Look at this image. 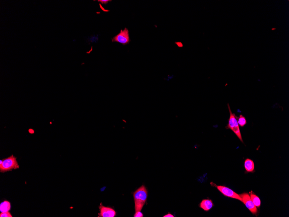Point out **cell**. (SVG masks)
<instances>
[{"label": "cell", "mask_w": 289, "mask_h": 217, "mask_svg": "<svg viewBox=\"0 0 289 217\" xmlns=\"http://www.w3.org/2000/svg\"><path fill=\"white\" fill-rule=\"evenodd\" d=\"M135 212H141L148 198V190L144 185L142 186L134 193Z\"/></svg>", "instance_id": "obj_1"}, {"label": "cell", "mask_w": 289, "mask_h": 217, "mask_svg": "<svg viewBox=\"0 0 289 217\" xmlns=\"http://www.w3.org/2000/svg\"><path fill=\"white\" fill-rule=\"evenodd\" d=\"M228 109L229 110V114H230V117H229V119H228V124H227L226 128L227 129H231L232 132L236 134V135L239 138L240 141L243 143L242 137L241 132L240 131L239 127V123L238 122V117L236 116L235 114L232 113L229 104H228Z\"/></svg>", "instance_id": "obj_2"}, {"label": "cell", "mask_w": 289, "mask_h": 217, "mask_svg": "<svg viewBox=\"0 0 289 217\" xmlns=\"http://www.w3.org/2000/svg\"><path fill=\"white\" fill-rule=\"evenodd\" d=\"M19 168L17 158L13 155L0 161V172H4Z\"/></svg>", "instance_id": "obj_3"}, {"label": "cell", "mask_w": 289, "mask_h": 217, "mask_svg": "<svg viewBox=\"0 0 289 217\" xmlns=\"http://www.w3.org/2000/svg\"><path fill=\"white\" fill-rule=\"evenodd\" d=\"M112 41L118 42L123 45L129 44L130 39L128 29L125 28L123 30H121L120 33L112 39Z\"/></svg>", "instance_id": "obj_4"}, {"label": "cell", "mask_w": 289, "mask_h": 217, "mask_svg": "<svg viewBox=\"0 0 289 217\" xmlns=\"http://www.w3.org/2000/svg\"><path fill=\"white\" fill-rule=\"evenodd\" d=\"M100 212L98 213V217H115L117 216V212L112 208L104 206L102 203L99 206Z\"/></svg>", "instance_id": "obj_5"}, {"label": "cell", "mask_w": 289, "mask_h": 217, "mask_svg": "<svg viewBox=\"0 0 289 217\" xmlns=\"http://www.w3.org/2000/svg\"><path fill=\"white\" fill-rule=\"evenodd\" d=\"M239 196L242 199V202L249 209V211L253 214H256L258 211L256 207L255 206V205L253 203L250 196L248 193H243L240 194Z\"/></svg>", "instance_id": "obj_6"}, {"label": "cell", "mask_w": 289, "mask_h": 217, "mask_svg": "<svg viewBox=\"0 0 289 217\" xmlns=\"http://www.w3.org/2000/svg\"><path fill=\"white\" fill-rule=\"evenodd\" d=\"M214 186L217 188V189L221 192L223 195L227 197H230V198H233V199H236L242 202V199L239 195H238L236 192H234L230 189L221 186H217L214 184Z\"/></svg>", "instance_id": "obj_7"}, {"label": "cell", "mask_w": 289, "mask_h": 217, "mask_svg": "<svg viewBox=\"0 0 289 217\" xmlns=\"http://www.w3.org/2000/svg\"><path fill=\"white\" fill-rule=\"evenodd\" d=\"M214 206L212 201L210 199H203L200 204V207L205 211H209Z\"/></svg>", "instance_id": "obj_8"}, {"label": "cell", "mask_w": 289, "mask_h": 217, "mask_svg": "<svg viewBox=\"0 0 289 217\" xmlns=\"http://www.w3.org/2000/svg\"><path fill=\"white\" fill-rule=\"evenodd\" d=\"M244 168L248 172H252L255 169V165L253 160L249 159H246L244 163Z\"/></svg>", "instance_id": "obj_9"}, {"label": "cell", "mask_w": 289, "mask_h": 217, "mask_svg": "<svg viewBox=\"0 0 289 217\" xmlns=\"http://www.w3.org/2000/svg\"><path fill=\"white\" fill-rule=\"evenodd\" d=\"M11 208V205L10 202L4 201L0 205V211L1 212H9Z\"/></svg>", "instance_id": "obj_10"}, {"label": "cell", "mask_w": 289, "mask_h": 217, "mask_svg": "<svg viewBox=\"0 0 289 217\" xmlns=\"http://www.w3.org/2000/svg\"><path fill=\"white\" fill-rule=\"evenodd\" d=\"M250 198H251V200H252L254 204L255 205V206L258 207L260 206L261 201L258 197L256 196L255 194L251 193V195H250Z\"/></svg>", "instance_id": "obj_11"}, {"label": "cell", "mask_w": 289, "mask_h": 217, "mask_svg": "<svg viewBox=\"0 0 289 217\" xmlns=\"http://www.w3.org/2000/svg\"><path fill=\"white\" fill-rule=\"evenodd\" d=\"M238 122L239 125L241 127H243L244 125H246L247 123V121L245 117H244L242 115H240L239 117H238Z\"/></svg>", "instance_id": "obj_12"}, {"label": "cell", "mask_w": 289, "mask_h": 217, "mask_svg": "<svg viewBox=\"0 0 289 217\" xmlns=\"http://www.w3.org/2000/svg\"><path fill=\"white\" fill-rule=\"evenodd\" d=\"M0 217H12V215L10 214V212H1L0 214Z\"/></svg>", "instance_id": "obj_13"}, {"label": "cell", "mask_w": 289, "mask_h": 217, "mask_svg": "<svg viewBox=\"0 0 289 217\" xmlns=\"http://www.w3.org/2000/svg\"><path fill=\"white\" fill-rule=\"evenodd\" d=\"M134 217H143V214L141 212H135V214L134 215Z\"/></svg>", "instance_id": "obj_14"}, {"label": "cell", "mask_w": 289, "mask_h": 217, "mask_svg": "<svg viewBox=\"0 0 289 217\" xmlns=\"http://www.w3.org/2000/svg\"><path fill=\"white\" fill-rule=\"evenodd\" d=\"M109 1H110L109 0H100V1H98V2H100L102 4H107V3Z\"/></svg>", "instance_id": "obj_15"}, {"label": "cell", "mask_w": 289, "mask_h": 217, "mask_svg": "<svg viewBox=\"0 0 289 217\" xmlns=\"http://www.w3.org/2000/svg\"><path fill=\"white\" fill-rule=\"evenodd\" d=\"M163 217H174V216L172 215V214H171V213H169L167 215H165V216H164Z\"/></svg>", "instance_id": "obj_16"}, {"label": "cell", "mask_w": 289, "mask_h": 217, "mask_svg": "<svg viewBox=\"0 0 289 217\" xmlns=\"http://www.w3.org/2000/svg\"><path fill=\"white\" fill-rule=\"evenodd\" d=\"M275 29H275V28H273V29H272V30H275Z\"/></svg>", "instance_id": "obj_17"}]
</instances>
